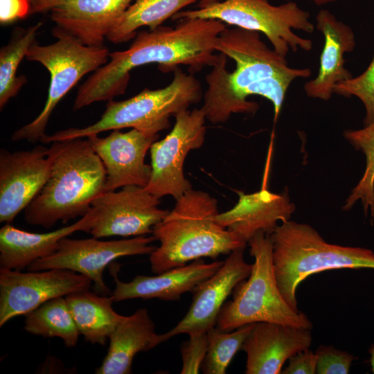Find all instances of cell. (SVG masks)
I'll use <instances>...</instances> for the list:
<instances>
[{"instance_id": "cell-1", "label": "cell", "mask_w": 374, "mask_h": 374, "mask_svg": "<svg viewBox=\"0 0 374 374\" xmlns=\"http://www.w3.org/2000/svg\"><path fill=\"white\" fill-rule=\"evenodd\" d=\"M215 48L220 57L206 76L202 107L213 124L226 122L233 114H255L258 104L247 100L253 95L272 103L276 120L292 82L312 74L309 68L290 67L285 57L269 48L256 31L226 27Z\"/></svg>"}, {"instance_id": "cell-2", "label": "cell", "mask_w": 374, "mask_h": 374, "mask_svg": "<svg viewBox=\"0 0 374 374\" xmlns=\"http://www.w3.org/2000/svg\"><path fill=\"white\" fill-rule=\"evenodd\" d=\"M226 28L220 20L194 18L180 19L175 28L160 26L138 32L127 49L110 53L109 60L79 87L73 109L124 93L130 72L140 66L157 64L166 73L187 65L193 74L213 66L220 57L215 53L216 41Z\"/></svg>"}, {"instance_id": "cell-3", "label": "cell", "mask_w": 374, "mask_h": 374, "mask_svg": "<svg viewBox=\"0 0 374 374\" xmlns=\"http://www.w3.org/2000/svg\"><path fill=\"white\" fill-rule=\"evenodd\" d=\"M48 148L50 176L24 210L28 224L46 229L85 215L106 181L105 166L87 138L53 141Z\"/></svg>"}, {"instance_id": "cell-4", "label": "cell", "mask_w": 374, "mask_h": 374, "mask_svg": "<svg viewBox=\"0 0 374 374\" xmlns=\"http://www.w3.org/2000/svg\"><path fill=\"white\" fill-rule=\"evenodd\" d=\"M175 201L173 208L152 229V236L160 243L150 254L153 273L245 249V242L217 221L220 213L215 197L191 188Z\"/></svg>"}, {"instance_id": "cell-5", "label": "cell", "mask_w": 374, "mask_h": 374, "mask_svg": "<svg viewBox=\"0 0 374 374\" xmlns=\"http://www.w3.org/2000/svg\"><path fill=\"white\" fill-rule=\"evenodd\" d=\"M270 235L275 278L283 298L295 310L296 290L310 275L334 269H374L373 251L328 243L308 224L288 220Z\"/></svg>"}, {"instance_id": "cell-6", "label": "cell", "mask_w": 374, "mask_h": 374, "mask_svg": "<svg viewBox=\"0 0 374 374\" xmlns=\"http://www.w3.org/2000/svg\"><path fill=\"white\" fill-rule=\"evenodd\" d=\"M173 73V78L166 87L154 90L145 88L122 101L109 100L95 123L82 128L60 130L52 135L45 134L40 142L51 143L128 127L156 134L169 128L170 116L188 109L203 98L201 84L193 73L188 74L179 67Z\"/></svg>"}, {"instance_id": "cell-7", "label": "cell", "mask_w": 374, "mask_h": 374, "mask_svg": "<svg viewBox=\"0 0 374 374\" xmlns=\"http://www.w3.org/2000/svg\"><path fill=\"white\" fill-rule=\"evenodd\" d=\"M254 258L252 269L233 291L217 319V327L231 331L247 324L271 322L299 328H312L308 317L294 310L283 298L276 282L271 235L258 232L248 242Z\"/></svg>"}, {"instance_id": "cell-8", "label": "cell", "mask_w": 374, "mask_h": 374, "mask_svg": "<svg viewBox=\"0 0 374 374\" xmlns=\"http://www.w3.org/2000/svg\"><path fill=\"white\" fill-rule=\"evenodd\" d=\"M310 14L295 2L279 6L268 0H224L196 10H182L172 19H212L225 24L263 33L275 51L286 57L290 51H309L312 41L296 35L294 30L312 33L314 26Z\"/></svg>"}, {"instance_id": "cell-9", "label": "cell", "mask_w": 374, "mask_h": 374, "mask_svg": "<svg viewBox=\"0 0 374 374\" xmlns=\"http://www.w3.org/2000/svg\"><path fill=\"white\" fill-rule=\"evenodd\" d=\"M57 40L49 45L36 42L28 49L26 58L42 64L50 73L47 99L43 109L30 123L15 130L11 141H40L50 116L61 99L86 74L95 71L108 62L109 51L105 46H89L55 28Z\"/></svg>"}, {"instance_id": "cell-10", "label": "cell", "mask_w": 374, "mask_h": 374, "mask_svg": "<svg viewBox=\"0 0 374 374\" xmlns=\"http://www.w3.org/2000/svg\"><path fill=\"white\" fill-rule=\"evenodd\" d=\"M175 118L170 132L150 148L152 172L145 188L159 199L169 195L176 200L192 188L184 176V161L205 140L206 118L202 107L184 110Z\"/></svg>"}, {"instance_id": "cell-11", "label": "cell", "mask_w": 374, "mask_h": 374, "mask_svg": "<svg viewBox=\"0 0 374 374\" xmlns=\"http://www.w3.org/2000/svg\"><path fill=\"white\" fill-rule=\"evenodd\" d=\"M153 236L140 235L119 240L103 241L96 238L71 239L59 242L57 249L51 255L38 259L28 267V271L64 269L81 274L94 283L99 294L110 293L103 279V272L110 262L118 258L150 255L156 247Z\"/></svg>"}, {"instance_id": "cell-12", "label": "cell", "mask_w": 374, "mask_h": 374, "mask_svg": "<svg viewBox=\"0 0 374 374\" xmlns=\"http://www.w3.org/2000/svg\"><path fill=\"white\" fill-rule=\"evenodd\" d=\"M92 283L64 269L22 272L0 267V326L53 299L89 290Z\"/></svg>"}, {"instance_id": "cell-13", "label": "cell", "mask_w": 374, "mask_h": 374, "mask_svg": "<svg viewBox=\"0 0 374 374\" xmlns=\"http://www.w3.org/2000/svg\"><path fill=\"white\" fill-rule=\"evenodd\" d=\"M159 205L160 199L145 187L127 186L118 191H105L91 203L94 220L89 233L96 238L151 233L169 212Z\"/></svg>"}, {"instance_id": "cell-14", "label": "cell", "mask_w": 374, "mask_h": 374, "mask_svg": "<svg viewBox=\"0 0 374 374\" xmlns=\"http://www.w3.org/2000/svg\"><path fill=\"white\" fill-rule=\"evenodd\" d=\"M49 148L0 150V222L10 224L30 204L47 181L51 171Z\"/></svg>"}, {"instance_id": "cell-15", "label": "cell", "mask_w": 374, "mask_h": 374, "mask_svg": "<svg viewBox=\"0 0 374 374\" xmlns=\"http://www.w3.org/2000/svg\"><path fill=\"white\" fill-rule=\"evenodd\" d=\"M159 136V134L132 128L126 132L112 130L105 137L97 134L87 137L105 166V191L127 186L148 185L152 168L145 163V158Z\"/></svg>"}, {"instance_id": "cell-16", "label": "cell", "mask_w": 374, "mask_h": 374, "mask_svg": "<svg viewBox=\"0 0 374 374\" xmlns=\"http://www.w3.org/2000/svg\"><path fill=\"white\" fill-rule=\"evenodd\" d=\"M244 250L231 252L214 274L195 287L188 312L174 328L161 334L163 342L180 334L207 332L216 325L226 299L251 271L252 264L244 260Z\"/></svg>"}, {"instance_id": "cell-17", "label": "cell", "mask_w": 374, "mask_h": 374, "mask_svg": "<svg viewBox=\"0 0 374 374\" xmlns=\"http://www.w3.org/2000/svg\"><path fill=\"white\" fill-rule=\"evenodd\" d=\"M134 0H59L51 10L54 28L89 46L104 41Z\"/></svg>"}, {"instance_id": "cell-18", "label": "cell", "mask_w": 374, "mask_h": 374, "mask_svg": "<svg viewBox=\"0 0 374 374\" xmlns=\"http://www.w3.org/2000/svg\"><path fill=\"white\" fill-rule=\"evenodd\" d=\"M310 330L271 323H255L242 350L247 354L246 374H279L287 360L309 348Z\"/></svg>"}, {"instance_id": "cell-19", "label": "cell", "mask_w": 374, "mask_h": 374, "mask_svg": "<svg viewBox=\"0 0 374 374\" xmlns=\"http://www.w3.org/2000/svg\"><path fill=\"white\" fill-rule=\"evenodd\" d=\"M316 21L324 44L317 75L305 82L303 89L310 98L328 100L336 84L353 77L345 67L344 55L355 48V35L348 25L338 20L328 10H320Z\"/></svg>"}, {"instance_id": "cell-20", "label": "cell", "mask_w": 374, "mask_h": 374, "mask_svg": "<svg viewBox=\"0 0 374 374\" xmlns=\"http://www.w3.org/2000/svg\"><path fill=\"white\" fill-rule=\"evenodd\" d=\"M223 263L220 260L206 263L200 258L157 276L136 275L130 282H123L114 275L116 287L112 296L114 302L133 299L177 301L182 294L192 292L197 285L214 274Z\"/></svg>"}, {"instance_id": "cell-21", "label": "cell", "mask_w": 374, "mask_h": 374, "mask_svg": "<svg viewBox=\"0 0 374 374\" xmlns=\"http://www.w3.org/2000/svg\"><path fill=\"white\" fill-rule=\"evenodd\" d=\"M238 194L237 203L229 211L219 213L217 221L247 244L258 232L271 234L279 222L290 220L295 209L286 194L267 189Z\"/></svg>"}, {"instance_id": "cell-22", "label": "cell", "mask_w": 374, "mask_h": 374, "mask_svg": "<svg viewBox=\"0 0 374 374\" xmlns=\"http://www.w3.org/2000/svg\"><path fill=\"white\" fill-rule=\"evenodd\" d=\"M93 220L90 208L77 222L48 233L28 232L6 223L0 229V267L16 271L28 268L35 260L55 252L62 238L77 231L89 233Z\"/></svg>"}, {"instance_id": "cell-23", "label": "cell", "mask_w": 374, "mask_h": 374, "mask_svg": "<svg viewBox=\"0 0 374 374\" xmlns=\"http://www.w3.org/2000/svg\"><path fill=\"white\" fill-rule=\"evenodd\" d=\"M109 339L107 355L102 364L96 368V374L132 373V362L137 353L148 351L163 342L145 308L125 316Z\"/></svg>"}, {"instance_id": "cell-24", "label": "cell", "mask_w": 374, "mask_h": 374, "mask_svg": "<svg viewBox=\"0 0 374 374\" xmlns=\"http://www.w3.org/2000/svg\"><path fill=\"white\" fill-rule=\"evenodd\" d=\"M78 329L91 344L104 346L125 316L112 308V296H100L89 290L65 296Z\"/></svg>"}, {"instance_id": "cell-25", "label": "cell", "mask_w": 374, "mask_h": 374, "mask_svg": "<svg viewBox=\"0 0 374 374\" xmlns=\"http://www.w3.org/2000/svg\"><path fill=\"white\" fill-rule=\"evenodd\" d=\"M199 0H134L128 7L107 39L114 44L134 38L141 27L154 30L188 6Z\"/></svg>"}, {"instance_id": "cell-26", "label": "cell", "mask_w": 374, "mask_h": 374, "mask_svg": "<svg viewBox=\"0 0 374 374\" xmlns=\"http://www.w3.org/2000/svg\"><path fill=\"white\" fill-rule=\"evenodd\" d=\"M24 329L44 338H60L67 348L77 345L80 334L66 298L53 299L26 314Z\"/></svg>"}, {"instance_id": "cell-27", "label": "cell", "mask_w": 374, "mask_h": 374, "mask_svg": "<svg viewBox=\"0 0 374 374\" xmlns=\"http://www.w3.org/2000/svg\"><path fill=\"white\" fill-rule=\"evenodd\" d=\"M42 25V22H38L26 29L17 28L10 42L0 50L1 109L19 93L26 82L25 76H17V71L28 49L36 42Z\"/></svg>"}, {"instance_id": "cell-28", "label": "cell", "mask_w": 374, "mask_h": 374, "mask_svg": "<svg viewBox=\"0 0 374 374\" xmlns=\"http://www.w3.org/2000/svg\"><path fill=\"white\" fill-rule=\"evenodd\" d=\"M344 138L365 156L363 175L346 200L344 210L350 209L360 201L365 215L374 217V121L359 130H347Z\"/></svg>"}, {"instance_id": "cell-29", "label": "cell", "mask_w": 374, "mask_h": 374, "mask_svg": "<svg viewBox=\"0 0 374 374\" xmlns=\"http://www.w3.org/2000/svg\"><path fill=\"white\" fill-rule=\"evenodd\" d=\"M254 323L247 324L231 331L217 327L207 333V351L201 366L205 374H225L235 355L242 348Z\"/></svg>"}, {"instance_id": "cell-30", "label": "cell", "mask_w": 374, "mask_h": 374, "mask_svg": "<svg viewBox=\"0 0 374 374\" xmlns=\"http://www.w3.org/2000/svg\"><path fill=\"white\" fill-rule=\"evenodd\" d=\"M334 93L344 97L355 96L365 109L364 126L374 121V55L366 69L360 75L352 77L335 85Z\"/></svg>"}, {"instance_id": "cell-31", "label": "cell", "mask_w": 374, "mask_h": 374, "mask_svg": "<svg viewBox=\"0 0 374 374\" xmlns=\"http://www.w3.org/2000/svg\"><path fill=\"white\" fill-rule=\"evenodd\" d=\"M315 353L319 374H347L354 359L353 355L332 346H320Z\"/></svg>"}, {"instance_id": "cell-32", "label": "cell", "mask_w": 374, "mask_h": 374, "mask_svg": "<svg viewBox=\"0 0 374 374\" xmlns=\"http://www.w3.org/2000/svg\"><path fill=\"white\" fill-rule=\"evenodd\" d=\"M189 335V339L182 344L181 355L182 359L181 374L199 373L207 351V333L195 332Z\"/></svg>"}, {"instance_id": "cell-33", "label": "cell", "mask_w": 374, "mask_h": 374, "mask_svg": "<svg viewBox=\"0 0 374 374\" xmlns=\"http://www.w3.org/2000/svg\"><path fill=\"white\" fill-rule=\"evenodd\" d=\"M288 364L282 369L283 374H314L317 373V357L309 348L301 350L289 359Z\"/></svg>"}, {"instance_id": "cell-34", "label": "cell", "mask_w": 374, "mask_h": 374, "mask_svg": "<svg viewBox=\"0 0 374 374\" xmlns=\"http://www.w3.org/2000/svg\"><path fill=\"white\" fill-rule=\"evenodd\" d=\"M28 0H0V22L5 25L30 15Z\"/></svg>"}, {"instance_id": "cell-35", "label": "cell", "mask_w": 374, "mask_h": 374, "mask_svg": "<svg viewBox=\"0 0 374 374\" xmlns=\"http://www.w3.org/2000/svg\"><path fill=\"white\" fill-rule=\"evenodd\" d=\"M30 6V15L44 13L51 10L59 0H28Z\"/></svg>"}, {"instance_id": "cell-36", "label": "cell", "mask_w": 374, "mask_h": 374, "mask_svg": "<svg viewBox=\"0 0 374 374\" xmlns=\"http://www.w3.org/2000/svg\"><path fill=\"white\" fill-rule=\"evenodd\" d=\"M220 0H199V2H198V4H197V8H204L211 3H215V2H217ZM287 1H290V0H287Z\"/></svg>"}, {"instance_id": "cell-37", "label": "cell", "mask_w": 374, "mask_h": 374, "mask_svg": "<svg viewBox=\"0 0 374 374\" xmlns=\"http://www.w3.org/2000/svg\"><path fill=\"white\" fill-rule=\"evenodd\" d=\"M312 1L317 6L326 5L335 2L336 0H308Z\"/></svg>"}, {"instance_id": "cell-38", "label": "cell", "mask_w": 374, "mask_h": 374, "mask_svg": "<svg viewBox=\"0 0 374 374\" xmlns=\"http://www.w3.org/2000/svg\"><path fill=\"white\" fill-rule=\"evenodd\" d=\"M369 352H370V354H371L370 362H371V369H372V371L374 373V345L371 347Z\"/></svg>"}]
</instances>
